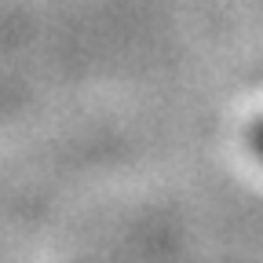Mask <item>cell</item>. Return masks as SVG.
I'll return each mask as SVG.
<instances>
[{
    "instance_id": "6da1fadb",
    "label": "cell",
    "mask_w": 263,
    "mask_h": 263,
    "mask_svg": "<svg viewBox=\"0 0 263 263\" xmlns=\"http://www.w3.org/2000/svg\"><path fill=\"white\" fill-rule=\"evenodd\" d=\"M249 146H252V154H256V157L263 161V121H259V124H256V128L249 132Z\"/></svg>"
}]
</instances>
